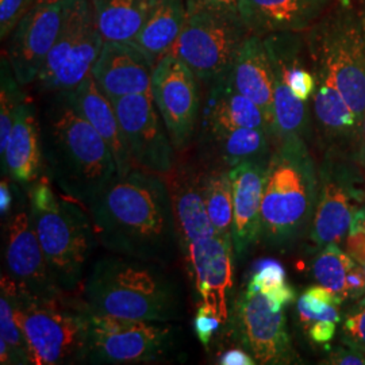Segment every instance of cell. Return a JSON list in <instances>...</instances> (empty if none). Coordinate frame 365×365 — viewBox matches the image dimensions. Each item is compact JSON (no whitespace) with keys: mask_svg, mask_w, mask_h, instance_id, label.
<instances>
[{"mask_svg":"<svg viewBox=\"0 0 365 365\" xmlns=\"http://www.w3.org/2000/svg\"><path fill=\"white\" fill-rule=\"evenodd\" d=\"M360 134H361V141H363V149L365 150V115L361 120V126H360Z\"/></svg>","mask_w":365,"mask_h":365,"instance_id":"49","label":"cell"},{"mask_svg":"<svg viewBox=\"0 0 365 365\" xmlns=\"http://www.w3.org/2000/svg\"><path fill=\"white\" fill-rule=\"evenodd\" d=\"M0 363L1 364H14L13 353L10 351V346L3 339H0Z\"/></svg>","mask_w":365,"mask_h":365,"instance_id":"48","label":"cell"},{"mask_svg":"<svg viewBox=\"0 0 365 365\" xmlns=\"http://www.w3.org/2000/svg\"><path fill=\"white\" fill-rule=\"evenodd\" d=\"M78 113L86 118L108 145L117 165V176L129 173L134 167L122 135L113 102L106 96L90 75L73 91H68Z\"/></svg>","mask_w":365,"mask_h":365,"instance_id":"23","label":"cell"},{"mask_svg":"<svg viewBox=\"0 0 365 365\" xmlns=\"http://www.w3.org/2000/svg\"><path fill=\"white\" fill-rule=\"evenodd\" d=\"M202 191L217 233L232 238L233 187L229 170L214 168L202 175Z\"/></svg>","mask_w":365,"mask_h":365,"instance_id":"31","label":"cell"},{"mask_svg":"<svg viewBox=\"0 0 365 365\" xmlns=\"http://www.w3.org/2000/svg\"><path fill=\"white\" fill-rule=\"evenodd\" d=\"M262 295L267 298L269 303V307L274 312H282L286 306L292 303L295 299V291L288 284L287 282L264 291Z\"/></svg>","mask_w":365,"mask_h":365,"instance_id":"41","label":"cell"},{"mask_svg":"<svg viewBox=\"0 0 365 365\" xmlns=\"http://www.w3.org/2000/svg\"><path fill=\"white\" fill-rule=\"evenodd\" d=\"M168 176V175H167ZM168 184L176 220L179 245L207 240L218 235L205 203L202 176L188 168L170 170Z\"/></svg>","mask_w":365,"mask_h":365,"instance_id":"22","label":"cell"},{"mask_svg":"<svg viewBox=\"0 0 365 365\" xmlns=\"http://www.w3.org/2000/svg\"><path fill=\"white\" fill-rule=\"evenodd\" d=\"M307 130V107L274 71V137L279 143L303 140Z\"/></svg>","mask_w":365,"mask_h":365,"instance_id":"29","label":"cell"},{"mask_svg":"<svg viewBox=\"0 0 365 365\" xmlns=\"http://www.w3.org/2000/svg\"><path fill=\"white\" fill-rule=\"evenodd\" d=\"M87 211L98 241L115 255L165 264L179 245L170 188L156 173L115 176Z\"/></svg>","mask_w":365,"mask_h":365,"instance_id":"1","label":"cell"},{"mask_svg":"<svg viewBox=\"0 0 365 365\" xmlns=\"http://www.w3.org/2000/svg\"><path fill=\"white\" fill-rule=\"evenodd\" d=\"M360 19H361V26H363V31H364L365 38V11L364 13L360 14Z\"/></svg>","mask_w":365,"mask_h":365,"instance_id":"50","label":"cell"},{"mask_svg":"<svg viewBox=\"0 0 365 365\" xmlns=\"http://www.w3.org/2000/svg\"><path fill=\"white\" fill-rule=\"evenodd\" d=\"M297 306H298L300 321L306 325L312 324L314 321H322V319L333 321L337 324L341 321V315L336 304H330L325 300L319 299L307 291L302 294Z\"/></svg>","mask_w":365,"mask_h":365,"instance_id":"35","label":"cell"},{"mask_svg":"<svg viewBox=\"0 0 365 365\" xmlns=\"http://www.w3.org/2000/svg\"><path fill=\"white\" fill-rule=\"evenodd\" d=\"M346 252L365 271V210H357L346 235Z\"/></svg>","mask_w":365,"mask_h":365,"instance_id":"39","label":"cell"},{"mask_svg":"<svg viewBox=\"0 0 365 365\" xmlns=\"http://www.w3.org/2000/svg\"><path fill=\"white\" fill-rule=\"evenodd\" d=\"M222 161L230 168L249 160H265L271 133L264 129L238 128L227 130H205Z\"/></svg>","mask_w":365,"mask_h":365,"instance_id":"28","label":"cell"},{"mask_svg":"<svg viewBox=\"0 0 365 365\" xmlns=\"http://www.w3.org/2000/svg\"><path fill=\"white\" fill-rule=\"evenodd\" d=\"M187 15L185 0H150L144 25L134 39L155 63L172 51Z\"/></svg>","mask_w":365,"mask_h":365,"instance_id":"26","label":"cell"},{"mask_svg":"<svg viewBox=\"0 0 365 365\" xmlns=\"http://www.w3.org/2000/svg\"><path fill=\"white\" fill-rule=\"evenodd\" d=\"M43 165L42 130L36 108L26 99L16 113L13 130L4 155L1 156V172L14 182L33 184L41 178Z\"/></svg>","mask_w":365,"mask_h":365,"instance_id":"21","label":"cell"},{"mask_svg":"<svg viewBox=\"0 0 365 365\" xmlns=\"http://www.w3.org/2000/svg\"><path fill=\"white\" fill-rule=\"evenodd\" d=\"M327 360L329 364L333 365H365V354L356 348L345 345L331 349Z\"/></svg>","mask_w":365,"mask_h":365,"instance_id":"42","label":"cell"},{"mask_svg":"<svg viewBox=\"0 0 365 365\" xmlns=\"http://www.w3.org/2000/svg\"><path fill=\"white\" fill-rule=\"evenodd\" d=\"M240 0H185L187 7L206 9L220 13L237 14L238 15Z\"/></svg>","mask_w":365,"mask_h":365,"instance_id":"43","label":"cell"},{"mask_svg":"<svg viewBox=\"0 0 365 365\" xmlns=\"http://www.w3.org/2000/svg\"><path fill=\"white\" fill-rule=\"evenodd\" d=\"M26 99V95L21 90V83L14 75L13 68L7 56H3L1 66H0V153L1 156L6 152L16 113Z\"/></svg>","mask_w":365,"mask_h":365,"instance_id":"33","label":"cell"},{"mask_svg":"<svg viewBox=\"0 0 365 365\" xmlns=\"http://www.w3.org/2000/svg\"><path fill=\"white\" fill-rule=\"evenodd\" d=\"M182 250L202 303L210 306L225 324L229 318V295L233 288V240L217 235L190 242Z\"/></svg>","mask_w":365,"mask_h":365,"instance_id":"15","label":"cell"},{"mask_svg":"<svg viewBox=\"0 0 365 365\" xmlns=\"http://www.w3.org/2000/svg\"><path fill=\"white\" fill-rule=\"evenodd\" d=\"M286 280V269L279 261L267 259L261 260L255 269V274H252L248 283V289L257 291L262 294L264 291L269 288L279 286Z\"/></svg>","mask_w":365,"mask_h":365,"instance_id":"36","label":"cell"},{"mask_svg":"<svg viewBox=\"0 0 365 365\" xmlns=\"http://www.w3.org/2000/svg\"><path fill=\"white\" fill-rule=\"evenodd\" d=\"M314 114L325 130L334 135L360 131V122L337 88L318 80L313 95Z\"/></svg>","mask_w":365,"mask_h":365,"instance_id":"30","label":"cell"},{"mask_svg":"<svg viewBox=\"0 0 365 365\" xmlns=\"http://www.w3.org/2000/svg\"><path fill=\"white\" fill-rule=\"evenodd\" d=\"M223 321L217 315V313L205 303H202L197 307L195 319H194V329H195L196 337L199 342L207 349L212 336L220 329Z\"/></svg>","mask_w":365,"mask_h":365,"instance_id":"40","label":"cell"},{"mask_svg":"<svg viewBox=\"0 0 365 365\" xmlns=\"http://www.w3.org/2000/svg\"><path fill=\"white\" fill-rule=\"evenodd\" d=\"M6 268L18 289L33 295H52L63 291L53 279L39 244L30 211H19L9 223Z\"/></svg>","mask_w":365,"mask_h":365,"instance_id":"16","label":"cell"},{"mask_svg":"<svg viewBox=\"0 0 365 365\" xmlns=\"http://www.w3.org/2000/svg\"><path fill=\"white\" fill-rule=\"evenodd\" d=\"M317 202V176L304 141L279 143L268 161L261 238L272 247H287L310 225Z\"/></svg>","mask_w":365,"mask_h":365,"instance_id":"6","label":"cell"},{"mask_svg":"<svg viewBox=\"0 0 365 365\" xmlns=\"http://www.w3.org/2000/svg\"><path fill=\"white\" fill-rule=\"evenodd\" d=\"M64 0H38L10 34L7 58L21 86L31 84L52 51L63 19Z\"/></svg>","mask_w":365,"mask_h":365,"instance_id":"14","label":"cell"},{"mask_svg":"<svg viewBox=\"0 0 365 365\" xmlns=\"http://www.w3.org/2000/svg\"><path fill=\"white\" fill-rule=\"evenodd\" d=\"M41 130L51 180L64 195L87 209L118 175L108 145L78 113L69 92L54 93Z\"/></svg>","mask_w":365,"mask_h":365,"instance_id":"2","label":"cell"},{"mask_svg":"<svg viewBox=\"0 0 365 365\" xmlns=\"http://www.w3.org/2000/svg\"><path fill=\"white\" fill-rule=\"evenodd\" d=\"M352 199L344 182L330 178L324 182L312 223V240L317 245L339 244L346 238L356 212Z\"/></svg>","mask_w":365,"mask_h":365,"instance_id":"25","label":"cell"},{"mask_svg":"<svg viewBox=\"0 0 365 365\" xmlns=\"http://www.w3.org/2000/svg\"><path fill=\"white\" fill-rule=\"evenodd\" d=\"M363 302H365V297H364V299H363Z\"/></svg>","mask_w":365,"mask_h":365,"instance_id":"51","label":"cell"},{"mask_svg":"<svg viewBox=\"0 0 365 365\" xmlns=\"http://www.w3.org/2000/svg\"><path fill=\"white\" fill-rule=\"evenodd\" d=\"M38 0H0V37L7 38Z\"/></svg>","mask_w":365,"mask_h":365,"instance_id":"37","label":"cell"},{"mask_svg":"<svg viewBox=\"0 0 365 365\" xmlns=\"http://www.w3.org/2000/svg\"><path fill=\"white\" fill-rule=\"evenodd\" d=\"M152 96L176 150L185 149L199 117L197 78L179 57H161L152 73Z\"/></svg>","mask_w":365,"mask_h":365,"instance_id":"12","label":"cell"},{"mask_svg":"<svg viewBox=\"0 0 365 365\" xmlns=\"http://www.w3.org/2000/svg\"><path fill=\"white\" fill-rule=\"evenodd\" d=\"M232 86L260 107L274 135V69L264 38L249 34L227 73Z\"/></svg>","mask_w":365,"mask_h":365,"instance_id":"20","label":"cell"},{"mask_svg":"<svg viewBox=\"0 0 365 365\" xmlns=\"http://www.w3.org/2000/svg\"><path fill=\"white\" fill-rule=\"evenodd\" d=\"M0 288L13 299L31 364H72L86 360L90 310L83 300L68 299L66 291L52 295L24 292L7 274H1Z\"/></svg>","mask_w":365,"mask_h":365,"instance_id":"5","label":"cell"},{"mask_svg":"<svg viewBox=\"0 0 365 365\" xmlns=\"http://www.w3.org/2000/svg\"><path fill=\"white\" fill-rule=\"evenodd\" d=\"M336 325L337 322L333 321H314L312 324H309V336L313 339L314 342L318 344H327L329 341L334 337L336 334Z\"/></svg>","mask_w":365,"mask_h":365,"instance_id":"44","label":"cell"},{"mask_svg":"<svg viewBox=\"0 0 365 365\" xmlns=\"http://www.w3.org/2000/svg\"><path fill=\"white\" fill-rule=\"evenodd\" d=\"M329 0H240L238 15L249 33L267 37L299 33L321 18Z\"/></svg>","mask_w":365,"mask_h":365,"instance_id":"19","label":"cell"},{"mask_svg":"<svg viewBox=\"0 0 365 365\" xmlns=\"http://www.w3.org/2000/svg\"><path fill=\"white\" fill-rule=\"evenodd\" d=\"M0 339H4L13 353L14 364H31L26 339L15 315L11 297L1 291L0 297Z\"/></svg>","mask_w":365,"mask_h":365,"instance_id":"34","label":"cell"},{"mask_svg":"<svg viewBox=\"0 0 365 365\" xmlns=\"http://www.w3.org/2000/svg\"><path fill=\"white\" fill-rule=\"evenodd\" d=\"M268 161L249 160L229 170L233 187L232 240L238 257L247 255L261 238V202Z\"/></svg>","mask_w":365,"mask_h":365,"instance_id":"18","label":"cell"},{"mask_svg":"<svg viewBox=\"0 0 365 365\" xmlns=\"http://www.w3.org/2000/svg\"><path fill=\"white\" fill-rule=\"evenodd\" d=\"M13 206V194H11V188L10 184L7 182V179L3 178L1 184H0V214L1 218H4Z\"/></svg>","mask_w":365,"mask_h":365,"instance_id":"47","label":"cell"},{"mask_svg":"<svg viewBox=\"0 0 365 365\" xmlns=\"http://www.w3.org/2000/svg\"><path fill=\"white\" fill-rule=\"evenodd\" d=\"M249 34L237 14L187 7L180 37L170 53L185 63L199 81L212 86L227 76Z\"/></svg>","mask_w":365,"mask_h":365,"instance_id":"8","label":"cell"},{"mask_svg":"<svg viewBox=\"0 0 365 365\" xmlns=\"http://www.w3.org/2000/svg\"><path fill=\"white\" fill-rule=\"evenodd\" d=\"M83 302L92 314L152 322H170L180 310L176 287L156 262L120 255L95 262Z\"/></svg>","mask_w":365,"mask_h":365,"instance_id":"3","label":"cell"},{"mask_svg":"<svg viewBox=\"0 0 365 365\" xmlns=\"http://www.w3.org/2000/svg\"><path fill=\"white\" fill-rule=\"evenodd\" d=\"M167 322L115 318L90 312L86 360L92 364H145L161 359L172 345Z\"/></svg>","mask_w":365,"mask_h":365,"instance_id":"10","label":"cell"},{"mask_svg":"<svg viewBox=\"0 0 365 365\" xmlns=\"http://www.w3.org/2000/svg\"><path fill=\"white\" fill-rule=\"evenodd\" d=\"M357 262L342 252L337 244H329L314 260V277L318 284L331 289L339 298L345 300L346 297V277L349 271Z\"/></svg>","mask_w":365,"mask_h":365,"instance_id":"32","label":"cell"},{"mask_svg":"<svg viewBox=\"0 0 365 365\" xmlns=\"http://www.w3.org/2000/svg\"><path fill=\"white\" fill-rule=\"evenodd\" d=\"M134 168L167 176L175 167V146L152 92L134 93L111 101Z\"/></svg>","mask_w":365,"mask_h":365,"instance_id":"11","label":"cell"},{"mask_svg":"<svg viewBox=\"0 0 365 365\" xmlns=\"http://www.w3.org/2000/svg\"><path fill=\"white\" fill-rule=\"evenodd\" d=\"M359 295H365V271L356 264L346 277V297L356 298Z\"/></svg>","mask_w":365,"mask_h":365,"instance_id":"45","label":"cell"},{"mask_svg":"<svg viewBox=\"0 0 365 365\" xmlns=\"http://www.w3.org/2000/svg\"><path fill=\"white\" fill-rule=\"evenodd\" d=\"M238 128L264 129L271 133L260 107L237 91L229 78L225 76L210 86L209 98L203 113V129L227 130Z\"/></svg>","mask_w":365,"mask_h":365,"instance_id":"24","label":"cell"},{"mask_svg":"<svg viewBox=\"0 0 365 365\" xmlns=\"http://www.w3.org/2000/svg\"><path fill=\"white\" fill-rule=\"evenodd\" d=\"M306 43L317 80L339 90L361 126L365 115V38L360 15L348 6H339L310 27Z\"/></svg>","mask_w":365,"mask_h":365,"instance_id":"7","label":"cell"},{"mask_svg":"<svg viewBox=\"0 0 365 365\" xmlns=\"http://www.w3.org/2000/svg\"><path fill=\"white\" fill-rule=\"evenodd\" d=\"M30 217L56 284L66 292L80 286L98 238L87 209L57 195L48 176L29 188Z\"/></svg>","mask_w":365,"mask_h":365,"instance_id":"4","label":"cell"},{"mask_svg":"<svg viewBox=\"0 0 365 365\" xmlns=\"http://www.w3.org/2000/svg\"><path fill=\"white\" fill-rule=\"evenodd\" d=\"M105 41L134 42L144 25L150 0H91Z\"/></svg>","mask_w":365,"mask_h":365,"instance_id":"27","label":"cell"},{"mask_svg":"<svg viewBox=\"0 0 365 365\" xmlns=\"http://www.w3.org/2000/svg\"><path fill=\"white\" fill-rule=\"evenodd\" d=\"M218 363L222 365H255L256 360L245 349H229L222 353Z\"/></svg>","mask_w":365,"mask_h":365,"instance_id":"46","label":"cell"},{"mask_svg":"<svg viewBox=\"0 0 365 365\" xmlns=\"http://www.w3.org/2000/svg\"><path fill=\"white\" fill-rule=\"evenodd\" d=\"M233 333L257 364H291L297 359L283 310L274 312L267 298L257 291L247 288L238 297Z\"/></svg>","mask_w":365,"mask_h":365,"instance_id":"13","label":"cell"},{"mask_svg":"<svg viewBox=\"0 0 365 365\" xmlns=\"http://www.w3.org/2000/svg\"><path fill=\"white\" fill-rule=\"evenodd\" d=\"M155 63L134 42L105 41L91 75L110 101L152 92Z\"/></svg>","mask_w":365,"mask_h":365,"instance_id":"17","label":"cell"},{"mask_svg":"<svg viewBox=\"0 0 365 365\" xmlns=\"http://www.w3.org/2000/svg\"><path fill=\"white\" fill-rule=\"evenodd\" d=\"M103 43L91 0H64L58 36L37 78L41 88L73 91L91 75Z\"/></svg>","mask_w":365,"mask_h":365,"instance_id":"9","label":"cell"},{"mask_svg":"<svg viewBox=\"0 0 365 365\" xmlns=\"http://www.w3.org/2000/svg\"><path fill=\"white\" fill-rule=\"evenodd\" d=\"M342 341L345 345L356 348L365 354V302L363 300L357 310L345 318Z\"/></svg>","mask_w":365,"mask_h":365,"instance_id":"38","label":"cell"}]
</instances>
